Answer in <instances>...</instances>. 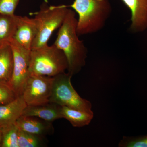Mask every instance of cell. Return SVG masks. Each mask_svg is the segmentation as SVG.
<instances>
[{
  "instance_id": "ffe728a7",
  "label": "cell",
  "mask_w": 147,
  "mask_h": 147,
  "mask_svg": "<svg viewBox=\"0 0 147 147\" xmlns=\"http://www.w3.org/2000/svg\"><path fill=\"white\" fill-rule=\"evenodd\" d=\"M20 0H0V14L14 15Z\"/></svg>"
},
{
  "instance_id": "3957f363",
  "label": "cell",
  "mask_w": 147,
  "mask_h": 147,
  "mask_svg": "<svg viewBox=\"0 0 147 147\" xmlns=\"http://www.w3.org/2000/svg\"><path fill=\"white\" fill-rule=\"evenodd\" d=\"M68 67L64 53L55 44L31 50L30 74L54 77L65 72Z\"/></svg>"
},
{
  "instance_id": "4fadbf2b",
  "label": "cell",
  "mask_w": 147,
  "mask_h": 147,
  "mask_svg": "<svg viewBox=\"0 0 147 147\" xmlns=\"http://www.w3.org/2000/svg\"><path fill=\"white\" fill-rule=\"evenodd\" d=\"M13 51L9 42L0 45V83L10 84L13 71Z\"/></svg>"
},
{
  "instance_id": "ba28073f",
  "label": "cell",
  "mask_w": 147,
  "mask_h": 147,
  "mask_svg": "<svg viewBox=\"0 0 147 147\" xmlns=\"http://www.w3.org/2000/svg\"><path fill=\"white\" fill-rule=\"evenodd\" d=\"M37 33V28L34 18L18 16L16 30L12 39L23 47L31 50Z\"/></svg>"
},
{
  "instance_id": "9c48e42d",
  "label": "cell",
  "mask_w": 147,
  "mask_h": 147,
  "mask_svg": "<svg viewBox=\"0 0 147 147\" xmlns=\"http://www.w3.org/2000/svg\"><path fill=\"white\" fill-rule=\"evenodd\" d=\"M131 12L130 30L139 32L147 29V0H121Z\"/></svg>"
},
{
  "instance_id": "e0dca14e",
  "label": "cell",
  "mask_w": 147,
  "mask_h": 147,
  "mask_svg": "<svg viewBox=\"0 0 147 147\" xmlns=\"http://www.w3.org/2000/svg\"><path fill=\"white\" fill-rule=\"evenodd\" d=\"M1 147H19L18 145V128L15 123L2 127Z\"/></svg>"
},
{
  "instance_id": "5bb4252c",
  "label": "cell",
  "mask_w": 147,
  "mask_h": 147,
  "mask_svg": "<svg viewBox=\"0 0 147 147\" xmlns=\"http://www.w3.org/2000/svg\"><path fill=\"white\" fill-rule=\"evenodd\" d=\"M61 113L62 118L68 121L74 127L88 125L94 117L93 111L87 112L66 106H61Z\"/></svg>"
},
{
  "instance_id": "d6986e66",
  "label": "cell",
  "mask_w": 147,
  "mask_h": 147,
  "mask_svg": "<svg viewBox=\"0 0 147 147\" xmlns=\"http://www.w3.org/2000/svg\"><path fill=\"white\" fill-rule=\"evenodd\" d=\"M18 97L10 84L0 83V105L9 103Z\"/></svg>"
},
{
  "instance_id": "2e32d148",
  "label": "cell",
  "mask_w": 147,
  "mask_h": 147,
  "mask_svg": "<svg viewBox=\"0 0 147 147\" xmlns=\"http://www.w3.org/2000/svg\"><path fill=\"white\" fill-rule=\"evenodd\" d=\"M44 137L32 134L18 128V145L19 147H40L45 145Z\"/></svg>"
},
{
  "instance_id": "7c38bea8",
  "label": "cell",
  "mask_w": 147,
  "mask_h": 147,
  "mask_svg": "<svg viewBox=\"0 0 147 147\" xmlns=\"http://www.w3.org/2000/svg\"><path fill=\"white\" fill-rule=\"evenodd\" d=\"M61 106L54 102H49L43 105L27 106L22 115L37 117L53 123L62 118L61 111Z\"/></svg>"
},
{
  "instance_id": "277c9868",
  "label": "cell",
  "mask_w": 147,
  "mask_h": 147,
  "mask_svg": "<svg viewBox=\"0 0 147 147\" xmlns=\"http://www.w3.org/2000/svg\"><path fill=\"white\" fill-rule=\"evenodd\" d=\"M68 10V7L64 5L50 6L45 5L36 13L34 18L37 33L32 50L47 45L53 32L62 25Z\"/></svg>"
},
{
  "instance_id": "8fae6325",
  "label": "cell",
  "mask_w": 147,
  "mask_h": 147,
  "mask_svg": "<svg viewBox=\"0 0 147 147\" xmlns=\"http://www.w3.org/2000/svg\"><path fill=\"white\" fill-rule=\"evenodd\" d=\"M27 106L22 95L9 103L0 105V126L15 123Z\"/></svg>"
},
{
  "instance_id": "ac0fdd59",
  "label": "cell",
  "mask_w": 147,
  "mask_h": 147,
  "mask_svg": "<svg viewBox=\"0 0 147 147\" xmlns=\"http://www.w3.org/2000/svg\"><path fill=\"white\" fill-rule=\"evenodd\" d=\"M118 146L119 147H147V135L137 137L124 136Z\"/></svg>"
},
{
  "instance_id": "52a82bcc",
  "label": "cell",
  "mask_w": 147,
  "mask_h": 147,
  "mask_svg": "<svg viewBox=\"0 0 147 147\" xmlns=\"http://www.w3.org/2000/svg\"><path fill=\"white\" fill-rule=\"evenodd\" d=\"M13 57V71L10 84L18 96L22 95L24 86L30 76L31 50L12 39L9 42Z\"/></svg>"
},
{
  "instance_id": "30bf717a",
  "label": "cell",
  "mask_w": 147,
  "mask_h": 147,
  "mask_svg": "<svg viewBox=\"0 0 147 147\" xmlns=\"http://www.w3.org/2000/svg\"><path fill=\"white\" fill-rule=\"evenodd\" d=\"M15 123L21 130L42 137L52 134L54 132L52 122L37 117L21 115Z\"/></svg>"
},
{
  "instance_id": "7a4b0ae2",
  "label": "cell",
  "mask_w": 147,
  "mask_h": 147,
  "mask_svg": "<svg viewBox=\"0 0 147 147\" xmlns=\"http://www.w3.org/2000/svg\"><path fill=\"white\" fill-rule=\"evenodd\" d=\"M71 7L78 14V35L92 34L102 30L111 15L109 0H74Z\"/></svg>"
},
{
  "instance_id": "44dd1931",
  "label": "cell",
  "mask_w": 147,
  "mask_h": 147,
  "mask_svg": "<svg viewBox=\"0 0 147 147\" xmlns=\"http://www.w3.org/2000/svg\"><path fill=\"white\" fill-rule=\"evenodd\" d=\"M2 137V128L0 126V147L1 145Z\"/></svg>"
},
{
  "instance_id": "8992f818",
  "label": "cell",
  "mask_w": 147,
  "mask_h": 147,
  "mask_svg": "<svg viewBox=\"0 0 147 147\" xmlns=\"http://www.w3.org/2000/svg\"><path fill=\"white\" fill-rule=\"evenodd\" d=\"M53 82L54 77L30 74L22 94L27 106L50 102Z\"/></svg>"
},
{
  "instance_id": "6da1fadb",
  "label": "cell",
  "mask_w": 147,
  "mask_h": 147,
  "mask_svg": "<svg viewBox=\"0 0 147 147\" xmlns=\"http://www.w3.org/2000/svg\"><path fill=\"white\" fill-rule=\"evenodd\" d=\"M77 26L75 12L69 9L54 44L64 53L68 62V73L72 76L79 73L86 65L88 54L84 42L79 39Z\"/></svg>"
},
{
  "instance_id": "5b68a950",
  "label": "cell",
  "mask_w": 147,
  "mask_h": 147,
  "mask_svg": "<svg viewBox=\"0 0 147 147\" xmlns=\"http://www.w3.org/2000/svg\"><path fill=\"white\" fill-rule=\"evenodd\" d=\"M72 76L65 72L54 76L50 102L82 111H92L91 102L81 97L73 88Z\"/></svg>"
},
{
  "instance_id": "9a60e30c",
  "label": "cell",
  "mask_w": 147,
  "mask_h": 147,
  "mask_svg": "<svg viewBox=\"0 0 147 147\" xmlns=\"http://www.w3.org/2000/svg\"><path fill=\"white\" fill-rule=\"evenodd\" d=\"M18 16L0 14V45L9 42L16 30Z\"/></svg>"
}]
</instances>
